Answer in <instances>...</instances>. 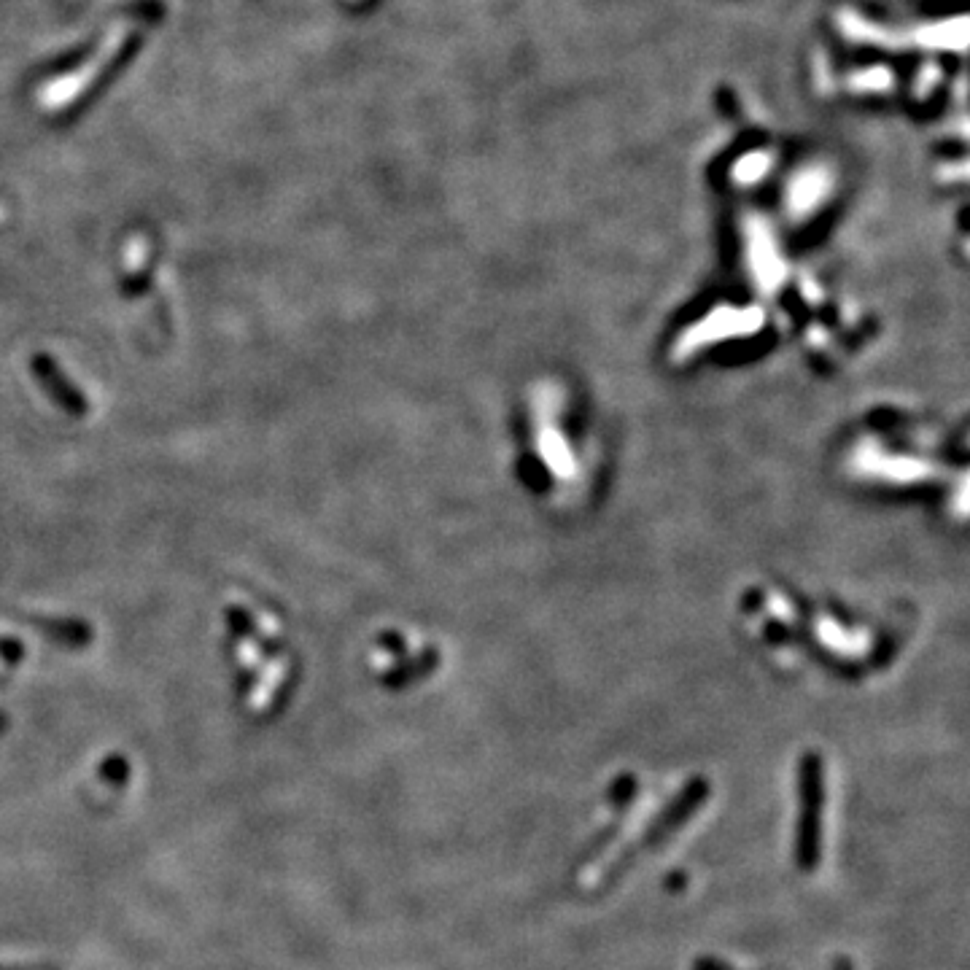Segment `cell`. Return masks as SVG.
<instances>
[{"instance_id": "obj_1", "label": "cell", "mask_w": 970, "mask_h": 970, "mask_svg": "<svg viewBox=\"0 0 970 970\" xmlns=\"http://www.w3.org/2000/svg\"><path fill=\"white\" fill-rule=\"evenodd\" d=\"M822 814H825V760L806 752L798 760V820H795L793 863L801 873H814L822 860Z\"/></svg>"}, {"instance_id": "obj_2", "label": "cell", "mask_w": 970, "mask_h": 970, "mask_svg": "<svg viewBox=\"0 0 970 970\" xmlns=\"http://www.w3.org/2000/svg\"><path fill=\"white\" fill-rule=\"evenodd\" d=\"M709 795H712L709 779H704V776H690L688 782L674 793V798H671L661 812H658V817L650 822V828L644 830L634 852H655V849H661L674 833H679V830L685 828V825H688V822L704 809V803L709 801ZM634 852H626V855H620L618 860H615V865H612L607 873V882H615L620 873L626 871L628 863L634 860Z\"/></svg>"}, {"instance_id": "obj_3", "label": "cell", "mask_w": 970, "mask_h": 970, "mask_svg": "<svg viewBox=\"0 0 970 970\" xmlns=\"http://www.w3.org/2000/svg\"><path fill=\"white\" fill-rule=\"evenodd\" d=\"M33 364H36L33 372H36V378L41 380V386H44V383H49V386H52V383L54 386H62V372L57 370V364H54L49 356H38ZM49 397H52L57 405L68 407V413L73 415L87 413L84 407H89V402L81 397L79 391H76V386H73L71 380H65V388H52V391H49Z\"/></svg>"}, {"instance_id": "obj_4", "label": "cell", "mask_w": 970, "mask_h": 970, "mask_svg": "<svg viewBox=\"0 0 970 970\" xmlns=\"http://www.w3.org/2000/svg\"><path fill=\"white\" fill-rule=\"evenodd\" d=\"M636 793H639V782H636V776L634 774H620L618 779L612 782V787H609V795H607V801H609V806H612V812H618V814L628 812V809L634 806Z\"/></svg>"}, {"instance_id": "obj_5", "label": "cell", "mask_w": 970, "mask_h": 970, "mask_svg": "<svg viewBox=\"0 0 970 970\" xmlns=\"http://www.w3.org/2000/svg\"><path fill=\"white\" fill-rule=\"evenodd\" d=\"M663 887H666V892H685L688 890V873L671 871L669 876L663 879Z\"/></svg>"}, {"instance_id": "obj_6", "label": "cell", "mask_w": 970, "mask_h": 970, "mask_svg": "<svg viewBox=\"0 0 970 970\" xmlns=\"http://www.w3.org/2000/svg\"><path fill=\"white\" fill-rule=\"evenodd\" d=\"M693 970H733L731 965H725L723 960H717V957H701V960L693 965Z\"/></svg>"}, {"instance_id": "obj_7", "label": "cell", "mask_w": 970, "mask_h": 970, "mask_svg": "<svg viewBox=\"0 0 970 970\" xmlns=\"http://www.w3.org/2000/svg\"><path fill=\"white\" fill-rule=\"evenodd\" d=\"M833 970H855V965L847 960V957H841V960H836L833 962Z\"/></svg>"}]
</instances>
